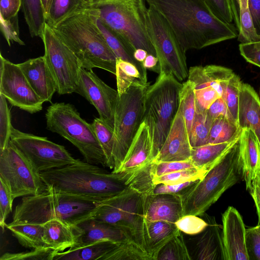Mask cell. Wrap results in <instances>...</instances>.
Masks as SVG:
<instances>
[{"label":"cell","instance_id":"obj_1","mask_svg":"<svg viewBox=\"0 0 260 260\" xmlns=\"http://www.w3.org/2000/svg\"><path fill=\"white\" fill-rule=\"evenodd\" d=\"M173 29L185 51L238 37L236 26L217 17L205 0H145Z\"/></svg>","mask_w":260,"mask_h":260},{"label":"cell","instance_id":"obj_2","mask_svg":"<svg viewBox=\"0 0 260 260\" xmlns=\"http://www.w3.org/2000/svg\"><path fill=\"white\" fill-rule=\"evenodd\" d=\"M135 172H109L99 165L79 160L76 163L40 173L46 187L99 203L131 188Z\"/></svg>","mask_w":260,"mask_h":260},{"label":"cell","instance_id":"obj_3","mask_svg":"<svg viewBox=\"0 0 260 260\" xmlns=\"http://www.w3.org/2000/svg\"><path fill=\"white\" fill-rule=\"evenodd\" d=\"M52 29L76 55L82 68L87 70L100 68L115 75L117 58L86 8L71 15Z\"/></svg>","mask_w":260,"mask_h":260},{"label":"cell","instance_id":"obj_4","mask_svg":"<svg viewBox=\"0 0 260 260\" xmlns=\"http://www.w3.org/2000/svg\"><path fill=\"white\" fill-rule=\"evenodd\" d=\"M135 51L156 56L147 29L145 0H89L86 8Z\"/></svg>","mask_w":260,"mask_h":260},{"label":"cell","instance_id":"obj_5","mask_svg":"<svg viewBox=\"0 0 260 260\" xmlns=\"http://www.w3.org/2000/svg\"><path fill=\"white\" fill-rule=\"evenodd\" d=\"M98 203L47 186L38 194L23 197L15 208L12 222L43 224L57 218L74 227L88 219Z\"/></svg>","mask_w":260,"mask_h":260},{"label":"cell","instance_id":"obj_6","mask_svg":"<svg viewBox=\"0 0 260 260\" xmlns=\"http://www.w3.org/2000/svg\"><path fill=\"white\" fill-rule=\"evenodd\" d=\"M240 137L241 135L221 158L181 196L184 215H201L226 190L243 180Z\"/></svg>","mask_w":260,"mask_h":260},{"label":"cell","instance_id":"obj_7","mask_svg":"<svg viewBox=\"0 0 260 260\" xmlns=\"http://www.w3.org/2000/svg\"><path fill=\"white\" fill-rule=\"evenodd\" d=\"M182 85L172 74L160 72L145 92L143 121L150 132L153 159L164 145L177 113Z\"/></svg>","mask_w":260,"mask_h":260},{"label":"cell","instance_id":"obj_8","mask_svg":"<svg viewBox=\"0 0 260 260\" xmlns=\"http://www.w3.org/2000/svg\"><path fill=\"white\" fill-rule=\"evenodd\" d=\"M45 118L47 129L70 141L86 162L107 167L104 151L91 123L80 116L74 105L63 102L52 104L47 109Z\"/></svg>","mask_w":260,"mask_h":260},{"label":"cell","instance_id":"obj_9","mask_svg":"<svg viewBox=\"0 0 260 260\" xmlns=\"http://www.w3.org/2000/svg\"><path fill=\"white\" fill-rule=\"evenodd\" d=\"M88 219L128 230L133 235L137 244L147 252L144 236L143 194L131 188L118 196L99 202Z\"/></svg>","mask_w":260,"mask_h":260},{"label":"cell","instance_id":"obj_10","mask_svg":"<svg viewBox=\"0 0 260 260\" xmlns=\"http://www.w3.org/2000/svg\"><path fill=\"white\" fill-rule=\"evenodd\" d=\"M149 85H134L118 95L113 130V173H117L143 122L144 98Z\"/></svg>","mask_w":260,"mask_h":260},{"label":"cell","instance_id":"obj_11","mask_svg":"<svg viewBox=\"0 0 260 260\" xmlns=\"http://www.w3.org/2000/svg\"><path fill=\"white\" fill-rule=\"evenodd\" d=\"M147 29L158 59L160 72L170 73L180 82L188 78L186 51L165 18L150 6L147 10Z\"/></svg>","mask_w":260,"mask_h":260},{"label":"cell","instance_id":"obj_12","mask_svg":"<svg viewBox=\"0 0 260 260\" xmlns=\"http://www.w3.org/2000/svg\"><path fill=\"white\" fill-rule=\"evenodd\" d=\"M41 38L44 46L43 56L56 82L57 93L63 95L76 92L82 68L78 57L47 23Z\"/></svg>","mask_w":260,"mask_h":260},{"label":"cell","instance_id":"obj_13","mask_svg":"<svg viewBox=\"0 0 260 260\" xmlns=\"http://www.w3.org/2000/svg\"><path fill=\"white\" fill-rule=\"evenodd\" d=\"M0 178L9 187L14 199L38 194L47 188L40 173L10 141L0 152Z\"/></svg>","mask_w":260,"mask_h":260},{"label":"cell","instance_id":"obj_14","mask_svg":"<svg viewBox=\"0 0 260 260\" xmlns=\"http://www.w3.org/2000/svg\"><path fill=\"white\" fill-rule=\"evenodd\" d=\"M10 142L31 163L39 172L61 168L77 162L62 146L49 140L46 137L21 132L12 128Z\"/></svg>","mask_w":260,"mask_h":260},{"label":"cell","instance_id":"obj_15","mask_svg":"<svg viewBox=\"0 0 260 260\" xmlns=\"http://www.w3.org/2000/svg\"><path fill=\"white\" fill-rule=\"evenodd\" d=\"M0 94L13 106L30 114L40 112L44 102L36 93L17 64L0 53Z\"/></svg>","mask_w":260,"mask_h":260},{"label":"cell","instance_id":"obj_16","mask_svg":"<svg viewBox=\"0 0 260 260\" xmlns=\"http://www.w3.org/2000/svg\"><path fill=\"white\" fill-rule=\"evenodd\" d=\"M76 92L93 105L99 117L114 130L115 112L118 98L117 90L106 84L92 70L82 67L79 86Z\"/></svg>","mask_w":260,"mask_h":260},{"label":"cell","instance_id":"obj_17","mask_svg":"<svg viewBox=\"0 0 260 260\" xmlns=\"http://www.w3.org/2000/svg\"><path fill=\"white\" fill-rule=\"evenodd\" d=\"M73 230L76 238V244L73 247L83 246L103 240L139 245L128 230L94 219L81 222L73 227Z\"/></svg>","mask_w":260,"mask_h":260},{"label":"cell","instance_id":"obj_18","mask_svg":"<svg viewBox=\"0 0 260 260\" xmlns=\"http://www.w3.org/2000/svg\"><path fill=\"white\" fill-rule=\"evenodd\" d=\"M191 150L189 134L180 103L166 140L152 161L188 160L190 159Z\"/></svg>","mask_w":260,"mask_h":260},{"label":"cell","instance_id":"obj_19","mask_svg":"<svg viewBox=\"0 0 260 260\" xmlns=\"http://www.w3.org/2000/svg\"><path fill=\"white\" fill-rule=\"evenodd\" d=\"M222 240L225 260H249L246 246V229L238 210L229 206L222 215Z\"/></svg>","mask_w":260,"mask_h":260},{"label":"cell","instance_id":"obj_20","mask_svg":"<svg viewBox=\"0 0 260 260\" xmlns=\"http://www.w3.org/2000/svg\"><path fill=\"white\" fill-rule=\"evenodd\" d=\"M200 216L207 222V225L196 235L193 259L225 260L221 225L216 222L214 217L205 212Z\"/></svg>","mask_w":260,"mask_h":260},{"label":"cell","instance_id":"obj_21","mask_svg":"<svg viewBox=\"0 0 260 260\" xmlns=\"http://www.w3.org/2000/svg\"><path fill=\"white\" fill-rule=\"evenodd\" d=\"M144 195L146 221L162 220L175 223L184 215L180 196L151 192Z\"/></svg>","mask_w":260,"mask_h":260},{"label":"cell","instance_id":"obj_22","mask_svg":"<svg viewBox=\"0 0 260 260\" xmlns=\"http://www.w3.org/2000/svg\"><path fill=\"white\" fill-rule=\"evenodd\" d=\"M36 93L44 102H51L57 86L43 56L17 64Z\"/></svg>","mask_w":260,"mask_h":260},{"label":"cell","instance_id":"obj_23","mask_svg":"<svg viewBox=\"0 0 260 260\" xmlns=\"http://www.w3.org/2000/svg\"><path fill=\"white\" fill-rule=\"evenodd\" d=\"M153 142L149 128L143 121L117 173L135 172L153 160Z\"/></svg>","mask_w":260,"mask_h":260},{"label":"cell","instance_id":"obj_24","mask_svg":"<svg viewBox=\"0 0 260 260\" xmlns=\"http://www.w3.org/2000/svg\"><path fill=\"white\" fill-rule=\"evenodd\" d=\"M237 122L242 129H251L260 143V99L247 83H242L240 87Z\"/></svg>","mask_w":260,"mask_h":260},{"label":"cell","instance_id":"obj_25","mask_svg":"<svg viewBox=\"0 0 260 260\" xmlns=\"http://www.w3.org/2000/svg\"><path fill=\"white\" fill-rule=\"evenodd\" d=\"M241 156L246 188L250 192L252 182L260 170V143L250 129H243L240 137Z\"/></svg>","mask_w":260,"mask_h":260},{"label":"cell","instance_id":"obj_26","mask_svg":"<svg viewBox=\"0 0 260 260\" xmlns=\"http://www.w3.org/2000/svg\"><path fill=\"white\" fill-rule=\"evenodd\" d=\"M234 74L231 69L220 66H197L189 69L188 79L193 83L195 89L213 86L222 94L226 83Z\"/></svg>","mask_w":260,"mask_h":260},{"label":"cell","instance_id":"obj_27","mask_svg":"<svg viewBox=\"0 0 260 260\" xmlns=\"http://www.w3.org/2000/svg\"><path fill=\"white\" fill-rule=\"evenodd\" d=\"M44 241L47 246L55 252L63 251L74 246L76 238L73 227L55 218L43 224Z\"/></svg>","mask_w":260,"mask_h":260},{"label":"cell","instance_id":"obj_28","mask_svg":"<svg viewBox=\"0 0 260 260\" xmlns=\"http://www.w3.org/2000/svg\"><path fill=\"white\" fill-rule=\"evenodd\" d=\"M179 231L175 223L162 220L145 221L144 236L146 250L152 260H155L161 248Z\"/></svg>","mask_w":260,"mask_h":260},{"label":"cell","instance_id":"obj_29","mask_svg":"<svg viewBox=\"0 0 260 260\" xmlns=\"http://www.w3.org/2000/svg\"><path fill=\"white\" fill-rule=\"evenodd\" d=\"M87 10L93 23L117 58L135 64L140 71L142 76L147 79L146 69L143 67L142 63L138 62L135 58L134 51L120 37L105 26L97 17L91 14L87 9Z\"/></svg>","mask_w":260,"mask_h":260},{"label":"cell","instance_id":"obj_30","mask_svg":"<svg viewBox=\"0 0 260 260\" xmlns=\"http://www.w3.org/2000/svg\"><path fill=\"white\" fill-rule=\"evenodd\" d=\"M119 243L103 240L79 247H72L61 252H55L53 260H102Z\"/></svg>","mask_w":260,"mask_h":260},{"label":"cell","instance_id":"obj_31","mask_svg":"<svg viewBox=\"0 0 260 260\" xmlns=\"http://www.w3.org/2000/svg\"><path fill=\"white\" fill-rule=\"evenodd\" d=\"M233 20L238 30V40L241 43L260 41V37L254 29L250 9L249 0H230Z\"/></svg>","mask_w":260,"mask_h":260},{"label":"cell","instance_id":"obj_32","mask_svg":"<svg viewBox=\"0 0 260 260\" xmlns=\"http://www.w3.org/2000/svg\"><path fill=\"white\" fill-rule=\"evenodd\" d=\"M6 228L19 244L25 248L32 249L48 248L43 239V224L11 222L6 225Z\"/></svg>","mask_w":260,"mask_h":260},{"label":"cell","instance_id":"obj_33","mask_svg":"<svg viewBox=\"0 0 260 260\" xmlns=\"http://www.w3.org/2000/svg\"><path fill=\"white\" fill-rule=\"evenodd\" d=\"M238 138L230 142L207 144L192 148L190 156L192 164L194 167L208 171L221 158Z\"/></svg>","mask_w":260,"mask_h":260},{"label":"cell","instance_id":"obj_34","mask_svg":"<svg viewBox=\"0 0 260 260\" xmlns=\"http://www.w3.org/2000/svg\"><path fill=\"white\" fill-rule=\"evenodd\" d=\"M115 76L118 95L124 93L132 85L149 83L135 64L120 58L117 59Z\"/></svg>","mask_w":260,"mask_h":260},{"label":"cell","instance_id":"obj_35","mask_svg":"<svg viewBox=\"0 0 260 260\" xmlns=\"http://www.w3.org/2000/svg\"><path fill=\"white\" fill-rule=\"evenodd\" d=\"M22 10L31 37H41L46 16L41 0H21Z\"/></svg>","mask_w":260,"mask_h":260},{"label":"cell","instance_id":"obj_36","mask_svg":"<svg viewBox=\"0 0 260 260\" xmlns=\"http://www.w3.org/2000/svg\"><path fill=\"white\" fill-rule=\"evenodd\" d=\"M238 123L223 116L215 118L211 125L207 144H219L236 140L242 132Z\"/></svg>","mask_w":260,"mask_h":260},{"label":"cell","instance_id":"obj_37","mask_svg":"<svg viewBox=\"0 0 260 260\" xmlns=\"http://www.w3.org/2000/svg\"><path fill=\"white\" fill-rule=\"evenodd\" d=\"M89 0H53L46 16V23L52 28L64 19L86 8Z\"/></svg>","mask_w":260,"mask_h":260},{"label":"cell","instance_id":"obj_38","mask_svg":"<svg viewBox=\"0 0 260 260\" xmlns=\"http://www.w3.org/2000/svg\"><path fill=\"white\" fill-rule=\"evenodd\" d=\"M206 111L196 108V112L189 137L192 148L199 147L208 143L209 134L213 121Z\"/></svg>","mask_w":260,"mask_h":260},{"label":"cell","instance_id":"obj_39","mask_svg":"<svg viewBox=\"0 0 260 260\" xmlns=\"http://www.w3.org/2000/svg\"><path fill=\"white\" fill-rule=\"evenodd\" d=\"M181 231L171 238L158 251L155 260H191Z\"/></svg>","mask_w":260,"mask_h":260},{"label":"cell","instance_id":"obj_40","mask_svg":"<svg viewBox=\"0 0 260 260\" xmlns=\"http://www.w3.org/2000/svg\"><path fill=\"white\" fill-rule=\"evenodd\" d=\"M96 138L103 149L107 162V167L114 168L113 150L114 137L113 129L102 119L95 118L91 123Z\"/></svg>","mask_w":260,"mask_h":260},{"label":"cell","instance_id":"obj_41","mask_svg":"<svg viewBox=\"0 0 260 260\" xmlns=\"http://www.w3.org/2000/svg\"><path fill=\"white\" fill-rule=\"evenodd\" d=\"M182 84L180 103L189 134L196 112L195 88L193 83L188 79Z\"/></svg>","mask_w":260,"mask_h":260},{"label":"cell","instance_id":"obj_42","mask_svg":"<svg viewBox=\"0 0 260 260\" xmlns=\"http://www.w3.org/2000/svg\"><path fill=\"white\" fill-rule=\"evenodd\" d=\"M207 171L196 167L177 171L153 178L154 185L163 183L177 184L201 179Z\"/></svg>","mask_w":260,"mask_h":260},{"label":"cell","instance_id":"obj_43","mask_svg":"<svg viewBox=\"0 0 260 260\" xmlns=\"http://www.w3.org/2000/svg\"><path fill=\"white\" fill-rule=\"evenodd\" d=\"M102 260H152V258L137 244H120Z\"/></svg>","mask_w":260,"mask_h":260},{"label":"cell","instance_id":"obj_44","mask_svg":"<svg viewBox=\"0 0 260 260\" xmlns=\"http://www.w3.org/2000/svg\"><path fill=\"white\" fill-rule=\"evenodd\" d=\"M242 83L240 77L234 74L226 83L221 97L225 102L230 113L237 122L239 94Z\"/></svg>","mask_w":260,"mask_h":260},{"label":"cell","instance_id":"obj_45","mask_svg":"<svg viewBox=\"0 0 260 260\" xmlns=\"http://www.w3.org/2000/svg\"><path fill=\"white\" fill-rule=\"evenodd\" d=\"M7 99L0 94V152L8 146L13 125Z\"/></svg>","mask_w":260,"mask_h":260},{"label":"cell","instance_id":"obj_46","mask_svg":"<svg viewBox=\"0 0 260 260\" xmlns=\"http://www.w3.org/2000/svg\"><path fill=\"white\" fill-rule=\"evenodd\" d=\"M55 252L49 248L33 249L31 251L26 252H7L2 255L0 259L1 260H53Z\"/></svg>","mask_w":260,"mask_h":260},{"label":"cell","instance_id":"obj_47","mask_svg":"<svg viewBox=\"0 0 260 260\" xmlns=\"http://www.w3.org/2000/svg\"><path fill=\"white\" fill-rule=\"evenodd\" d=\"M193 167L194 166L190 159L177 161H151V172L154 178Z\"/></svg>","mask_w":260,"mask_h":260},{"label":"cell","instance_id":"obj_48","mask_svg":"<svg viewBox=\"0 0 260 260\" xmlns=\"http://www.w3.org/2000/svg\"><path fill=\"white\" fill-rule=\"evenodd\" d=\"M175 224L180 231L190 235L200 233L207 225L203 218L192 214L183 215Z\"/></svg>","mask_w":260,"mask_h":260},{"label":"cell","instance_id":"obj_49","mask_svg":"<svg viewBox=\"0 0 260 260\" xmlns=\"http://www.w3.org/2000/svg\"><path fill=\"white\" fill-rule=\"evenodd\" d=\"M14 200L9 187L0 178V225L3 229L6 228V220L12 212Z\"/></svg>","mask_w":260,"mask_h":260},{"label":"cell","instance_id":"obj_50","mask_svg":"<svg viewBox=\"0 0 260 260\" xmlns=\"http://www.w3.org/2000/svg\"><path fill=\"white\" fill-rule=\"evenodd\" d=\"M0 25L2 34L9 46L14 42L20 45H25L19 37L18 15L9 19H4L0 17Z\"/></svg>","mask_w":260,"mask_h":260},{"label":"cell","instance_id":"obj_51","mask_svg":"<svg viewBox=\"0 0 260 260\" xmlns=\"http://www.w3.org/2000/svg\"><path fill=\"white\" fill-rule=\"evenodd\" d=\"M222 95V93L213 86L195 89L196 107L202 111H206Z\"/></svg>","mask_w":260,"mask_h":260},{"label":"cell","instance_id":"obj_52","mask_svg":"<svg viewBox=\"0 0 260 260\" xmlns=\"http://www.w3.org/2000/svg\"><path fill=\"white\" fill-rule=\"evenodd\" d=\"M246 246L249 260H260V223L246 229Z\"/></svg>","mask_w":260,"mask_h":260},{"label":"cell","instance_id":"obj_53","mask_svg":"<svg viewBox=\"0 0 260 260\" xmlns=\"http://www.w3.org/2000/svg\"><path fill=\"white\" fill-rule=\"evenodd\" d=\"M212 12L221 20L232 23L233 21L230 0H205Z\"/></svg>","mask_w":260,"mask_h":260},{"label":"cell","instance_id":"obj_54","mask_svg":"<svg viewBox=\"0 0 260 260\" xmlns=\"http://www.w3.org/2000/svg\"><path fill=\"white\" fill-rule=\"evenodd\" d=\"M198 180L190 181L177 184L170 185L163 183L155 184L152 189L151 193L153 194L171 193L178 194L181 197Z\"/></svg>","mask_w":260,"mask_h":260},{"label":"cell","instance_id":"obj_55","mask_svg":"<svg viewBox=\"0 0 260 260\" xmlns=\"http://www.w3.org/2000/svg\"><path fill=\"white\" fill-rule=\"evenodd\" d=\"M239 51L241 55L247 62L260 68V41L240 43Z\"/></svg>","mask_w":260,"mask_h":260},{"label":"cell","instance_id":"obj_56","mask_svg":"<svg viewBox=\"0 0 260 260\" xmlns=\"http://www.w3.org/2000/svg\"><path fill=\"white\" fill-rule=\"evenodd\" d=\"M21 5V0H0V17L9 19L18 15Z\"/></svg>","mask_w":260,"mask_h":260},{"label":"cell","instance_id":"obj_57","mask_svg":"<svg viewBox=\"0 0 260 260\" xmlns=\"http://www.w3.org/2000/svg\"><path fill=\"white\" fill-rule=\"evenodd\" d=\"M207 112L213 120L217 117L223 116L236 121L230 113L225 102L222 98L217 99L207 110Z\"/></svg>","mask_w":260,"mask_h":260},{"label":"cell","instance_id":"obj_58","mask_svg":"<svg viewBox=\"0 0 260 260\" xmlns=\"http://www.w3.org/2000/svg\"><path fill=\"white\" fill-rule=\"evenodd\" d=\"M249 6L254 29L260 37V0H249Z\"/></svg>","mask_w":260,"mask_h":260},{"label":"cell","instance_id":"obj_59","mask_svg":"<svg viewBox=\"0 0 260 260\" xmlns=\"http://www.w3.org/2000/svg\"><path fill=\"white\" fill-rule=\"evenodd\" d=\"M256 207L258 216V223H260V187L255 180L252 182V188L249 192Z\"/></svg>","mask_w":260,"mask_h":260},{"label":"cell","instance_id":"obj_60","mask_svg":"<svg viewBox=\"0 0 260 260\" xmlns=\"http://www.w3.org/2000/svg\"><path fill=\"white\" fill-rule=\"evenodd\" d=\"M142 64L146 69H148L158 73L160 72L158 59L155 56L148 54Z\"/></svg>","mask_w":260,"mask_h":260},{"label":"cell","instance_id":"obj_61","mask_svg":"<svg viewBox=\"0 0 260 260\" xmlns=\"http://www.w3.org/2000/svg\"><path fill=\"white\" fill-rule=\"evenodd\" d=\"M148 54V53L147 51L143 49L139 48L134 51V56L138 62L142 63Z\"/></svg>","mask_w":260,"mask_h":260},{"label":"cell","instance_id":"obj_62","mask_svg":"<svg viewBox=\"0 0 260 260\" xmlns=\"http://www.w3.org/2000/svg\"><path fill=\"white\" fill-rule=\"evenodd\" d=\"M46 16L53 0H41Z\"/></svg>","mask_w":260,"mask_h":260},{"label":"cell","instance_id":"obj_63","mask_svg":"<svg viewBox=\"0 0 260 260\" xmlns=\"http://www.w3.org/2000/svg\"><path fill=\"white\" fill-rule=\"evenodd\" d=\"M254 180L256 181L259 187H260V170L257 172Z\"/></svg>","mask_w":260,"mask_h":260},{"label":"cell","instance_id":"obj_64","mask_svg":"<svg viewBox=\"0 0 260 260\" xmlns=\"http://www.w3.org/2000/svg\"></svg>","mask_w":260,"mask_h":260}]
</instances>
